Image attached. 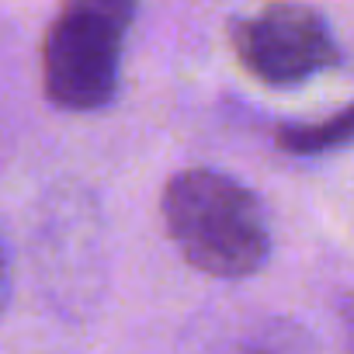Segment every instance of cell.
Segmentation results:
<instances>
[{"label": "cell", "instance_id": "cell-3", "mask_svg": "<svg viewBox=\"0 0 354 354\" xmlns=\"http://www.w3.org/2000/svg\"><path fill=\"white\" fill-rule=\"evenodd\" d=\"M230 42L243 70L268 87H299L340 63L330 21L302 0H271L236 18Z\"/></svg>", "mask_w": 354, "mask_h": 354}, {"label": "cell", "instance_id": "cell-7", "mask_svg": "<svg viewBox=\"0 0 354 354\" xmlns=\"http://www.w3.org/2000/svg\"><path fill=\"white\" fill-rule=\"evenodd\" d=\"M344 326H347V340H351V354H354V299L344 302Z\"/></svg>", "mask_w": 354, "mask_h": 354}, {"label": "cell", "instance_id": "cell-5", "mask_svg": "<svg viewBox=\"0 0 354 354\" xmlns=\"http://www.w3.org/2000/svg\"><path fill=\"white\" fill-rule=\"evenodd\" d=\"M278 149L288 156H326L354 142V101L340 108L337 115H326L319 122H288L274 132Z\"/></svg>", "mask_w": 354, "mask_h": 354}, {"label": "cell", "instance_id": "cell-4", "mask_svg": "<svg viewBox=\"0 0 354 354\" xmlns=\"http://www.w3.org/2000/svg\"><path fill=\"white\" fill-rule=\"evenodd\" d=\"M101 216L91 202V195H53L49 212L42 216L39 226V271L46 285H56L59 299H84L87 278H97V247L80 243H97Z\"/></svg>", "mask_w": 354, "mask_h": 354}, {"label": "cell", "instance_id": "cell-6", "mask_svg": "<svg viewBox=\"0 0 354 354\" xmlns=\"http://www.w3.org/2000/svg\"><path fill=\"white\" fill-rule=\"evenodd\" d=\"M236 354H319V351L302 326L288 319H268L257 330H250V337L240 340Z\"/></svg>", "mask_w": 354, "mask_h": 354}, {"label": "cell", "instance_id": "cell-1", "mask_svg": "<svg viewBox=\"0 0 354 354\" xmlns=\"http://www.w3.org/2000/svg\"><path fill=\"white\" fill-rule=\"evenodd\" d=\"M160 216L170 243L195 271L223 281L271 261V226L254 188L216 167H185L163 185Z\"/></svg>", "mask_w": 354, "mask_h": 354}, {"label": "cell", "instance_id": "cell-2", "mask_svg": "<svg viewBox=\"0 0 354 354\" xmlns=\"http://www.w3.org/2000/svg\"><path fill=\"white\" fill-rule=\"evenodd\" d=\"M139 0H63L42 39V91L59 111H101L122 80V42Z\"/></svg>", "mask_w": 354, "mask_h": 354}]
</instances>
